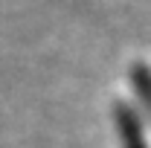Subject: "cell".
I'll return each instance as SVG.
<instances>
[{"label":"cell","mask_w":151,"mask_h":148,"mask_svg":"<svg viewBox=\"0 0 151 148\" xmlns=\"http://www.w3.org/2000/svg\"><path fill=\"white\" fill-rule=\"evenodd\" d=\"M116 131H119L122 148H151L145 122L131 105H122V102L116 105Z\"/></svg>","instance_id":"obj_1"},{"label":"cell","mask_w":151,"mask_h":148,"mask_svg":"<svg viewBox=\"0 0 151 148\" xmlns=\"http://www.w3.org/2000/svg\"><path fill=\"white\" fill-rule=\"evenodd\" d=\"M131 81H134V90H137V96H139L145 113L151 116V67L134 64L131 67Z\"/></svg>","instance_id":"obj_2"}]
</instances>
